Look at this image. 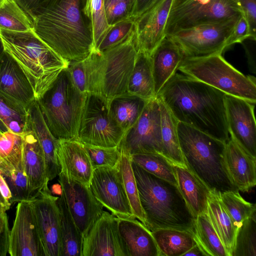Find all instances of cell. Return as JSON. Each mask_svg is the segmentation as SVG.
Wrapping results in <instances>:
<instances>
[{"instance_id":"23","label":"cell","mask_w":256,"mask_h":256,"mask_svg":"<svg viewBox=\"0 0 256 256\" xmlns=\"http://www.w3.org/2000/svg\"><path fill=\"white\" fill-rule=\"evenodd\" d=\"M0 92L27 108L36 100L26 74L6 52L0 58Z\"/></svg>"},{"instance_id":"19","label":"cell","mask_w":256,"mask_h":256,"mask_svg":"<svg viewBox=\"0 0 256 256\" xmlns=\"http://www.w3.org/2000/svg\"><path fill=\"white\" fill-rule=\"evenodd\" d=\"M58 198L46 184L31 201L46 256H62Z\"/></svg>"},{"instance_id":"11","label":"cell","mask_w":256,"mask_h":256,"mask_svg":"<svg viewBox=\"0 0 256 256\" xmlns=\"http://www.w3.org/2000/svg\"><path fill=\"white\" fill-rule=\"evenodd\" d=\"M239 18L195 26L166 36L178 46L184 58L222 54Z\"/></svg>"},{"instance_id":"18","label":"cell","mask_w":256,"mask_h":256,"mask_svg":"<svg viewBox=\"0 0 256 256\" xmlns=\"http://www.w3.org/2000/svg\"><path fill=\"white\" fill-rule=\"evenodd\" d=\"M255 104L225 94L226 120L230 137L246 152L256 158Z\"/></svg>"},{"instance_id":"50","label":"cell","mask_w":256,"mask_h":256,"mask_svg":"<svg viewBox=\"0 0 256 256\" xmlns=\"http://www.w3.org/2000/svg\"><path fill=\"white\" fill-rule=\"evenodd\" d=\"M10 228L6 213L0 215V256H6L8 251Z\"/></svg>"},{"instance_id":"53","label":"cell","mask_w":256,"mask_h":256,"mask_svg":"<svg viewBox=\"0 0 256 256\" xmlns=\"http://www.w3.org/2000/svg\"><path fill=\"white\" fill-rule=\"evenodd\" d=\"M0 192L6 204L10 206L12 198L10 190L0 170Z\"/></svg>"},{"instance_id":"8","label":"cell","mask_w":256,"mask_h":256,"mask_svg":"<svg viewBox=\"0 0 256 256\" xmlns=\"http://www.w3.org/2000/svg\"><path fill=\"white\" fill-rule=\"evenodd\" d=\"M178 70L226 94L242 98L256 104L255 77L242 74L227 62L221 54L184 57Z\"/></svg>"},{"instance_id":"12","label":"cell","mask_w":256,"mask_h":256,"mask_svg":"<svg viewBox=\"0 0 256 256\" xmlns=\"http://www.w3.org/2000/svg\"><path fill=\"white\" fill-rule=\"evenodd\" d=\"M118 146L130 155L162 154L160 106L156 97L149 100L136 122L125 132Z\"/></svg>"},{"instance_id":"60","label":"cell","mask_w":256,"mask_h":256,"mask_svg":"<svg viewBox=\"0 0 256 256\" xmlns=\"http://www.w3.org/2000/svg\"><path fill=\"white\" fill-rule=\"evenodd\" d=\"M1 133H2V132H0V134Z\"/></svg>"},{"instance_id":"7","label":"cell","mask_w":256,"mask_h":256,"mask_svg":"<svg viewBox=\"0 0 256 256\" xmlns=\"http://www.w3.org/2000/svg\"><path fill=\"white\" fill-rule=\"evenodd\" d=\"M85 97L86 94L74 84L66 68L37 100L45 122L56 138L78 140Z\"/></svg>"},{"instance_id":"34","label":"cell","mask_w":256,"mask_h":256,"mask_svg":"<svg viewBox=\"0 0 256 256\" xmlns=\"http://www.w3.org/2000/svg\"><path fill=\"white\" fill-rule=\"evenodd\" d=\"M160 256H181L196 242L193 234L186 231L160 228L152 232Z\"/></svg>"},{"instance_id":"30","label":"cell","mask_w":256,"mask_h":256,"mask_svg":"<svg viewBox=\"0 0 256 256\" xmlns=\"http://www.w3.org/2000/svg\"><path fill=\"white\" fill-rule=\"evenodd\" d=\"M206 214L228 256H231L237 229L218 196L211 192Z\"/></svg>"},{"instance_id":"24","label":"cell","mask_w":256,"mask_h":256,"mask_svg":"<svg viewBox=\"0 0 256 256\" xmlns=\"http://www.w3.org/2000/svg\"><path fill=\"white\" fill-rule=\"evenodd\" d=\"M28 114L27 126L35 134L42 150L46 178L49 182L58 176L60 170L56 153L59 140L49 130L36 100L28 107Z\"/></svg>"},{"instance_id":"58","label":"cell","mask_w":256,"mask_h":256,"mask_svg":"<svg viewBox=\"0 0 256 256\" xmlns=\"http://www.w3.org/2000/svg\"><path fill=\"white\" fill-rule=\"evenodd\" d=\"M6 212L4 211V208H2L0 203V215H2L4 214V213H6Z\"/></svg>"},{"instance_id":"3","label":"cell","mask_w":256,"mask_h":256,"mask_svg":"<svg viewBox=\"0 0 256 256\" xmlns=\"http://www.w3.org/2000/svg\"><path fill=\"white\" fill-rule=\"evenodd\" d=\"M146 226L186 231L194 235L196 218L178 186L148 172L132 161Z\"/></svg>"},{"instance_id":"57","label":"cell","mask_w":256,"mask_h":256,"mask_svg":"<svg viewBox=\"0 0 256 256\" xmlns=\"http://www.w3.org/2000/svg\"><path fill=\"white\" fill-rule=\"evenodd\" d=\"M4 52H5V50H4V46L2 42V39L0 37V58L2 57V54H4Z\"/></svg>"},{"instance_id":"28","label":"cell","mask_w":256,"mask_h":256,"mask_svg":"<svg viewBox=\"0 0 256 256\" xmlns=\"http://www.w3.org/2000/svg\"><path fill=\"white\" fill-rule=\"evenodd\" d=\"M0 170L11 193V205L16 202L30 201L22 150L1 160Z\"/></svg>"},{"instance_id":"41","label":"cell","mask_w":256,"mask_h":256,"mask_svg":"<svg viewBox=\"0 0 256 256\" xmlns=\"http://www.w3.org/2000/svg\"><path fill=\"white\" fill-rule=\"evenodd\" d=\"M83 12L90 24L96 49L111 27L106 21L104 0H84Z\"/></svg>"},{"instance_id":"40","label":"cell","mask_w":256,"mask_h":256,"mask_svg":"<svg viewBox=\"0 0 256 256\" xmlns=\"http://www.w3.org/2000/svg\"><path fill=\"white\" fill-rule=\"evenodd\" d=\"M218 196L236 229L245 220L256 214V204L246 201L238 191L224 192Z\"/></svg>"},{"instance_id":"27","label":"cell","mask_w":256,"mask_h":256,"mask_svg":"<svg viewBox=\"0 0 256 256\" xmlns=\"http://www.w3.org/2000/svg\"><path fill=\"white\" fill-rule=\"evenodd\" d=\"M174 168L178 189L194 217L206 214L210 192L186 166Z\"/></svg>"},{"instance_id":"49","label":"cell","mask_w":256,"mask_h":256,"mask_svg":"<svg viewBox=\"0 0 256 256\" xmlns=\"http://www.w3.org/2000/svg\"><path fill=\"white\" fill-rule=\"evenodd\" d=\"M250 28L252 40H256V0H239Z\"/></svg>"},{"instance_id":"26","label":"cell","mask_w":256,"mask_h":256,"mask_svg":"<svg viewBox=\"0 0 256 256\" xmlns=\"http://www.w3.org/2000/svg\"><path fill=\"white\" fill-rule=\"evenodd\" d=\"M118 226L128 256H160L152 232L136 218H118Z\"/></svg>"},{"instance_id":"6","label":"cell","mask_w":256,"mask_h":256,"mask_svg":"<svg viewBox=\"0 0 256 256\" xmlns=\"http://www.w3.org/2000/svg\"><path fill=\"white\" fill-rule=\"evenodd\" d=\"M134 31L124 42L104 52L94 50L83 60L86 93L101 96L108 101L127 91L138 54Z\"/></svg>"},{"instance_id":"36","label":"cell","mask_w":256,"mask_h":256,"mask_svg":"<svg viewBox=\"0 0 256 256\" xmlns=\"http://www.w3.org/2000/svg\"><path fill=\"white\" fill-rule=\"evenodd\" d=\"M28 108L0 92V120L8 130L22 134L26 130Z\"/></svg>"},{"instance_id":"14","label":"cell","mask_w":256,"mask_h":256,"mask_svg":"<svg viewBox=\"0 0 256 256\" xmlns=\"http://www.w3.org/2000/svg\"><path fill=\"white\" fill-rule=\"evenodd\" d=\"M58 181L70 212L84 237L102 214L104 206L94 197L89 185L60 171Z\"/></svg>"},{"instance_id":"31","label":"cell","mask_w":256,"mask_h":256,"mask_svg":"<svg viewBox=\"0 0 256 256\" xmlns=\"http://www.w3.org/2000/svg\"><path fill=\"white\" fill-rule=\"evenodd\" d=\"M57 204L60 214L62 256H82L83 237L72 216L62 191Z\"/></svg>"},{"instance_id":"54","label":"cell","mask_w":256,"mask_h":256,"mask_svg":"<svg viewBox=\"0 0 256 256\" xmlns=\"http://www.w3.org/2000/svg\"><path fill=\"white\" fill-rule=\"evenodd\" d=\"M204 256L206 254L200 246L196 244L183 255V256Z\"/></svg>"},{"instance_id":"46","label":"cell","mask_w":256,"mask_h":256,"mask_svg":"<svg viewBox=\"0 0 256 256\" xmlns=\"http://www.w3.org/2000/svg\"><path fill=\"white\" fill-rule=\"evenodd\" d=\"M22 134L10 130L0 134V162L22 150Z\"/></svg>"},{"instance_id":"56","label":"cell","mask_w":256,"mask_h":256,"mask_svg":"<svg viewBox=\"0 0 256 256\" xmlns=\"http://www.w3.org/2000/svg\"><path fill=\"white\" fill-rule=\"evenodd\" d=\"M8 130V129L6 126L0 120V132H4Z\"/></svg>"},{"instance_id":"5","label":"cell","mask_w":256,"mask_h":256,"mask_svg":"<svg viewBox=\"0 0 256 256\" xmlns=\"http://www.w3.org/2000/svg\"><path fill=\"white\" fill-rule=\"evenodd\" d=\"M4 50L18 64L28 80L36 100L49 88L70 62L49 47L34 32L0 28Z\"/></svg>"},{"instance_id":"47","label":"cell","mask_w":256,"mask_h":256,"mask_svg":"<svg viewBox=\"0 0 256 256\" xmlns=\"http://www.w3.org/2000/svg\"><path fill=\"white\" fill-rule=\"evenodd\" d=\"M252 39L250 26L244 13L236 21L228 42V47L236 43H242L247 38Z\"/></svg>"},{"instance_id":"1","label":"cell","mask_w":256,"mask_h":256,"mask_svg":"<svg viewBox=\"0 0 256 256\" xmlns=\"http://www.w3.org/2000/svg\"><path fill=\"white\" fill-rule=\"evenodd\" d=\"M225 94L202 82L176 73L156 98L176 119L226 142L228 132Z\"/></svg>"},{"instance_id":"29","label":"cell","mask_w":256,"mask_h":256,"mask_svg":"<svg viewBox=\"0 0 256 256\" xmlns=\"http://www.w3.org/2000/svg\"><path fill=\"white\" fill-rule=\"evenodd\" d=\"M149 100L126 92L108 101L109 112L126 132L138 120Z\"/></svg>"},{"instance_id":"37","label":"cell","mask_w":256,"mask_h":256,"mask_svg":"<svg viewBox=\"0 0 256 256\" xmlns=\"http://www.w3.org/2000/svg\"><path fill=\"white\" fill-rule=\"evenodd\" d=\"M130 158L132 162L148 172L178 186L174 164L162 154H136Z\"/></svg>"},{"instance_id":"45","label":"cell","mask_w":256,"mask_h":256,"mask_svg":"<svg viewBox=\"0 0 256 256\" xmlns=\"http://www.w3.org/2000/svg\"><path fill=\"white\" fill-rule=\"evenodd\" d=\"M106 19L112 26L132 19L136 0H104Z\"/></svg>"},{"instance_id":"17","label":"cell","mask_w":256,"mask_h":256,"mask_svg":"<svg viewBox=\"0 0 256 256\" xmlns=\"http://www.w3.org/2000/svg\"><path fill=\"white\" fill-rule=\"evenodd\" d=\"M174 0H156L134 22L138 53L150 56L165 38L166 27Z\"/></svg>"},{"instance_id":"9","label":"cell","mask_w":256,"mask_h":256,"mask_svg":"<svg viewBox=\"0 0 256 256\" xmlns=\"http://www.w3.org/2000/svg\"><path fill=\"white\" fill-rule=\"evenodd\" d=\"M243 13L239 0H174L166 36L201 24L238 18Z\"/></svg>"},{"instance_id":"39","label":"cell","mask_w":256,"mask_h":256,"mask_svg":"<svg viewBox=\"0 0 256 256\" xmlns=\"http://www.w3.org/2000/svg\"><path fill=\"white\" fill-rule=\"evenodd\" d=\"M33 22L15 0H6L0 6V28L14 32L33 29Z\"/></svg>"},{"instance_id":"42","label":"cell","mask_w":256,"mask_h":256,"mask_svg":"<svg viewBox=\"0 0 256 256\" xmlns=\"http://www.w3.org/2000/svg\"><path fill=\"white\" fill-rule=\"evenodd\" d=\"M256 256V214L245 220L236 230L231 256Z\"/></svg>"},{"instance_id":"48","label":"cell","mask_w":256,"mask_h":256,"mask_svg":"<svg viewBox=\"0 0 256 256\" xmlns=\"http://www.w3.org/2000/svg\"><path fill=\"white\" fill-rule=\"evenodd\" d=\"M68 68L76 86L80 92L86 94V75L83 60L70 62Z\"/></svg>"},{"instance_id":"25","label":"cell","mask_w":256,"mask_h":256,"mask_svg":"<svg viewBox=\"0 0 256 256\" xmlns=\"http://www.w3.org/2000/svg\"><path fill=\"white\" fill-rule=\"evenodd\" d=\"M150 56L156 97L164 86L176 73L184 56L178 46L166 36Z\"/></svg>"},{"instance_id":"16","label":"cell","mask_w":256,"mask_h":256,"mask_svg":"<svg viewBox=\"0 0 256 256\" xmlns=\"http://www.w3.org/2000/svg\"><path fill=\"white\" fill-rule=\"evenodd\" d=\"M82 256H128L116 216L103 211L83 237Z\"/></svg>"},{"instance_id":"52","label":"cell","mask_w":256,"mask_h":256,"mask_svg":"<svg viewBox=\"0 0 256 256\" xmlns=\"http://www.w3.org/2000/svg\"><path fill=\"white\" fill-rule=\"evenodd\" d=\"M156 0H136L134 10L132 16L134 21L142 14Z\"/></svg>"},{"instance_id":"22","label":"cell","mask_w":256,"mask_h":256,"mask_svg":"<svg viewBox=\"0 0 256 256\" xmlns=\"http://www.w3.org/2000/svg\"><path fill=\"white\" fill-rule=\"evenodd\" d=\"M225 162L230 178L238 191L248 192L256 184V158L230 137L226 142Z\"/></svg>"},{"instance_id":"33","label":"cell","mask_w":256,"mask_h":256,"mask_svg":"<svg viewBox=\"0 0 256 256\" xmlns=\"http://www.w3.org/2000/svg\"><path fill=\"white\" fill-rule=\"evenodd\" d=\"M127 91L147 100L156 98L150 56L138 53Z\"/></svg>"},{"instance_id":"51","label":"cell","mask_w":256,"mask_h":256,"mask_svg":"<svg viewBox=\"0 0 256 256\" xmlns=\"http://www.w3.org/2000/svg\"><path fill=\"white\" fill-rule=\"evenodd\" d=\"M30 18L32 12L46 0H15Z\"/></svg>"},{"instance_id":"20","label":"cell","mask_w":256,"mask_h":256,"mask_svg":"<svg viewBox=\"0 0 256 256\" xmlns=\"http://www.w3.org/2000/svg\"><path fill=\"white\" fill-rule=\"evenodd\" d=\"M56 153L60 171L90 186L94 168L83 143L78 140H58Z\"/></svg>"},{"instance_id":"32","label":"cell","mask_w":256,"mask_h":256,"mask_svg":"<svg viewBox=\"0 0 256 256\" xmlns=\"http://www.w3.org/2000/svg\"><path fill=\"white\" fill-rule=\"evenodd\" d=\"M158 100L160 112L162 155L174 165L186 166L179 144L178 121L164 102Z\"/></svg>"},{"instance_id":"15","label":"cell","mask_w":256,"mask_h":256,"mask_svg":"<svg viewBox=\"0 0 256 256\" xmlns=\"http://www.w3.org/2000/svg\"><path fill=\"white\" fill-rule=\"evenodd\" d=\"M16 208L8 254L11 256H46L31 201L18 202Z\"/></svg>"},{"instance_id":"43","label":"cell","mask_w":256,"mask_h":256,"mask_svg":"<svg viewBox=\"0 0 256 256\" xmlns=\"http://www.w3.org/2000/svg\"><path fill=\"white\" fill-rule=\"evenodd\" d=\"M134 31V22L128 20L112 26L106 34L96 50L104 52L126 40Z\"/></svg>"},{"instance_id":"4","label":"cell","mask_w":256,"mask_h":256,"mask_svg":"<svg viewBox=\"0 0 256 256\" xmlns=\"http://www.w3.org/2000/svg\"><path fill=\"white\" fill-rule=\"evenodd\" d=\"M177 130L186 167L211 193L238 191L226 164V142L180 122Z\"/></svg>"},{"instance_id":"35","label":"cell","mask_w":256,"mask_h":256,"mask_svg":"<svg viewBox=\"0 0 256 256\" xmlns=\"http://www.w3.org/2000/svg\"><path fill=\"white\" fill-rule=\"evenodd\" d=\"M193 236L206 256H228L206 214L196 218Z\"/></svg>"},{"instance_id":"21","label":"cell","mask_w":256,"mask_h":256,"mask_svg":"<svg viewBox=\"0 0 256 256\" xmlns=\"http://www.w3.org/2000/svg\"><path fill=\"white\" fill-rule=\"evenodd\" d=\"M22 159L26 175L30 201L48 182L42 150L34 132L27 126L23 134Z\"/></svg>"},{"instance_id":"55","label":"cell","mask_w":256,"mask_h":256,"mask_svg":"<svg viewBox=\"0 0 256 256\" xmlns=\"http://www.w3.org/2000/svg\"><path fill=\"white\" fill-rule=\"evenodd\" d=\"M0 203L5 212H6L7 210H8L10 209V206L6 202L4 199L3 198L2 195L0 193Z\"/></svg>"},{"instance_id":"2","label":"cell","mask_w":256,"mask_h":256,"mask_svg":"<svg viewBox=\"0 0 256 256\" xmlns=\"http://www.w3.org/2000/svg\"><path fill=\"white\" fill-rule=\"evenodd\" d=\"M84 0H46L30 18L36 34L70 63L82 60L94 50Z\"/></svg>"},{"instance_id":"59","label":"cell","mask_w":256,"mask_h":256,"mask_svg":"<svg viewBox=\"0 0 256 256\" xmlns=\"http://www.w3.org/2000/svg\"><path fill=\"white\" fill-rule=\"evenodd\" d=\"M6 0H0V6L4 3Z\"/></svg>"},{"instance_id":"38","label":"cell","mask_w":256,"mask_h":256,"mask_svg":"<svg viewBox=\"0 0 256 256\" xmlns=\"http://www.w3.org/2000/svg\"><path fill=\"white\" fill-rule=\"evenodd\" d=\"M120 168L124 190L134 216L146 226V218L142 209L136 180L132 166L130 154L120 150Z\"/></svg>"},{"instance_id":"44","label":"cell","mask_w":256,"mask_h":256,"mask_svg":"<svg viewBox=\"0 0 256 256\" xmlns=\"http://www.w3.org/2000/svg\"><path fill=\"white\" fill-rule=\"evenodd\" d=\"M94 168L119 165L121 153L118 146L102 147L84 144Z\"/></svg>"},{"instance_id":"10","label":"cell","mask_w":256,"mask_h":256,"mask_svg":"<svg viewBox=\"0 0 256 256\" xmlns=\"http://www.w3.org/2000/svg\"><path fill=\"white\" fill-rule=\"evenodd\" d=\"M124 133L110 114L108 101L100 95L86 93L78 140L86 144L116 147Z\"/></svg>"},{"instance_id":"13","label":"cell","mask_w":256,"mask_h":256,"mask_svg":"<svg viewBox=\"0 0 256 256\" xmlns=\"http://www.w3.org/2000/svg\"><path fill=\"white\" fill-rule=\"evenodd\" d=\"M120 164L94 168L90 186L96 199L112 214L119 218H135L124 190Z\"/></svg>"}]
</instances>
